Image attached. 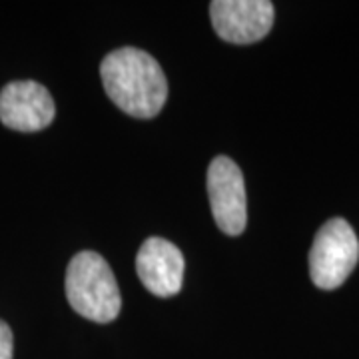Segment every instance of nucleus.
I'll return each mask as SVG.
<instances>
[{"label":"nucleus","instance_id":"f257e3e1","mask_svg":"<svg viewBox=\"0 0 359 359\" xmlns=\"http://www.w3.org/2000/svg\"><path fill=\"white\" fill-rule=\"evenodd\" d=\"M100 78L108 98L132 118L150 120L168 100V80L162 66L148 52L124 46L106 54Z\"/></svg>","mask_w":359,"mask_h":359},{"label":"nucleus","instance_id":"f03ea898","mask_svg":"<svg viewBox=\"0 0 359 359\" xmlns=\"http://www.w3.org/2000/svg\"><path fill=\"white\" fill-rule=\"evenodd\" d=\"M66 299L78 316L110 323L120 316L122 295L114 271L96 252H78L66 269Z\"/></svg>","mask_w":359,"mask_h":359},{"label":"nucleus","instance_id":"7ed1b4c3","mask_svg":"<svg viewBox=\"0 0 359 359\" xmlns=\"http://www.w3.org/2000/svg\"><path fill=\"white\" fill-rule=\"evenodd\" d=\"M359 259V240L344 218L325 222L309 250V276L320 290H335L349 278Z\"/></svg>","mask_w":359,"mask_h":359},{"label":"nucleus","instance_id":"20e7f679","mask_svg":"<svg viewBox=\"0 0 359 359\" xmlns=\"http://www.w3.org/2000/svg\"><path fill=\"white\" fill-rule=\"evenodd\" d=\"M208 196L212 216L226 236H240L248 224L244 174L228 156H216L208 168Z\"/></svg>","mask_w":359,"mask_h":359},{"label":"nucleus","instance_id":"39448f33","mask_svg":"<svg viewBox=\"0 0 359 359\" xmlns=\"http://www.w3.org/2000/svg\"><path fill=\"white\" fill-rule=\"evenodd\" d=\"M273 14L269 0H214L210 4L216 34L231 44H254L268 36Z\"/></svg>","mask_w":359,"mask_h":359},{"label":"nucleus","instance_id":"423d86ee","mask_svg":"<svg viewBox=\"0 0 359 359\" xmlns=\"http://www.w3.org/2000/svg\"><path fill=\"white\" fill-rule=\"evenodd\" d=\"M56 104L50 92L34 80H18L0 92V122L16 132H40L50 126Z\"/></svg>","mask_w":359,"mask_h":359},{"label":"nucleus","instance_id":"0eeeda50","mask_svg":"<svg viewBox=\"0 0 359 359\" xmlns=\"http://www.w3.org/2000/svg\"><path fill=\"white\" fill-rule=\"evenodd\" d=\"M186 262L180 248L164 238H148L136 256V271L150 294L172 297L184 285Z\"/></svg>","mask_w":359,"mask_h":359},{"label":"nucleus","instance_id":"6e6552de","mask_svg":"<svg viewBox=\"0 0 359 359\" xmlns=\"http://www.w3.org/2000/svg\"><path fill=\"white\" fill-rule=\"evenodd\" d=\"M14 339L8 323L0 320V359H13Z\"/></svg>","mask_w":359,"mask_h":359}]
</instances>
